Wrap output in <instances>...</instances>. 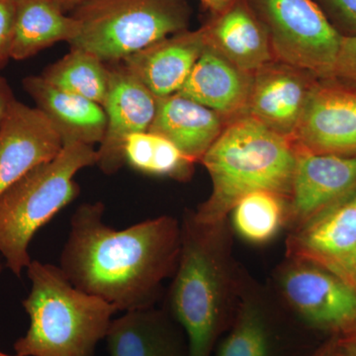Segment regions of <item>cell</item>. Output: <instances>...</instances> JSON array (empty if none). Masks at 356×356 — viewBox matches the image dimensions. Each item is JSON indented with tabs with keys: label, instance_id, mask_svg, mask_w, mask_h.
I'll return each mask as SVG.
<instances>
[{
	"label": "cell",
	"instance_id": "25",
	"mask_svg": "<svg viewBox=\"0 0 356 356\" xmlns=\"http://www.w3.org/2000/svg\"><path fill=\"white\" fill-rule=\"evenodd\" d=\"M216 356H269L266 321L254 304H245Z\"/></svg>",
	"mask_w": 356,
	"mask_h": 356
},
{
	"label": "cell",
	"instance_id": "24",
	"mask_svg": "<svg viewBox=\"0 0 356 356\" xmlns=\"http://www.w3.org/2000/svg\"><path fill=\"white\" fill-rule=\"evenodd\" d=\"M229 213L241 238L262 245L273 240L286 221L288 198L273 191L250 192L238 199Z\"/></svg>",
	"mask_w": 356,
	"mask_h": 356
},
{
	"label": "cell",
	"instance_id": "18",
	"mask_svg": "<svg viewBox=\"0 0 356 356\" xmlns=\"http://www.w3.org/2000/svg\"><path fill=\"white\" fill-rule=\"evenodd\" d=\"M22 84L36 108L57 129L64 145L74 142L93 147L102 143L106 130L102 105L56 88L41 74L25 77Z\"/></svg>",
	"mask_w": 356,
	"mask_h": 356
},
{
	"label": "cell",
	"instance_id": "20",
	"mask_svg": "<svg viewBox=\"0 0 356 356\" xmlns=\"http://www.w3.org/2000/svg\"><path fill=\"white\" fill-rule=\"evenodd\" d=\"M105 341L109 356H187L165 314L154 307L113 318Z\"/></svg>",
	"mask_w": 356,
	"mask_h": 356
},
{
	"label": "cell",
	"instance_id": "4",
	"mask_svg": "<svg viewBox=\"0 0 356 356\" xmlns=\"http://www.w3.org/2000/svg\"><path fill=\"white\" fill-rule=\"evenodd\" d=\"M97 163L95 147L65 143L50 161L20 178L0 195V254L20 277L32 259L29 245L40 229L79 195L74 177Z\"/></svg>",
	"mask_w": 356,
	"mask_h": 356
},
{
	"label": "cell",
	"instance_id": "13",
	"mask_svg": "<svg viewBox=\"0 0 356 356\" xmlns=\"http://www.w3.org/2000/svg\"><path fill=\"white\" fill-rule=\"evenodd\" d=\"M64 147L51 121L36 107L14 100L0 125V195Z\"/></svg>",
	"mask_w": 356,
	"mask_h": 356
},
{
	"label": "cell",
	"instance_id": "26",
	"mask_svg": "<svg viewBox=\"0 0 356 356\" xmlns=\"http://www.w3.org/2000/svg\"><path fill=\"white\" fill-rule=\"evenodd\" d=\"M343 37L356 36V0H316Z\"/></svg>",
	"mask_w": 356,
	"mask_h": 356
},
{
	"label": "cell",
	"instance_id": "6",
	"mask_svg": "<svg viewBox=\"0 0 356 356\" xmlns=\"http://www.w3.org/2000/svg\"><path fill=\"white\" fill-rule=\"evenodd\" d=\"M70 14L79 24L70 48L88 51L105 64L186 31L191 19L185 0H88Z\"/></svg>",
	"mask_w": 356,
	"mask_h": 356
},
{
	"label": "cell",
	"instance_id": "10",
	"mask_svg": "<svg viewBox=\"0 0 356 356\" xmlns=\"http://www.w3.org/2000/svg\"><path fill=\"white\" fill-rule=\"evenodd\" d=\"M315 154L356 156V88L336 79L314 84L293 140Z\"/></svg>",
	"mask_w": 356,
	"mask_h": 356
},
{
	"label": "cell",
	"instance_id": "21",
	"mask_svg": "<svg viewBox=\"0 0 356 356\" xmlns=\"http://www.w3.org/2000/svg\"><path fill=\"white\" fill-rule=\"evenodd\" d=\"M79 24L54 0H15L11 58L26 60L58 42L70 43Z\"/></svg>",
	"mask_w": 356,
	"mask_h": 356
},
{
	"label": "cell",
	"instance_id": "2",
	"mask_svg": "<svg viewBox=\"0 0 356 356\" xmlns=\"http://www.w3.org/2000/svg\"><path fill=\"white\" fill-rule=\"evenodd\" d=\"M200 161L212 192L192 217L202 226L220 227L236 201L250 192L273 191L289 199L296 147L245 115L227 124Z\"/></svg>",
	"mask_w": 356,
	"mask_h": 356
},
{
	"label": "cell",
	"instance_id": "32",
	"mask_svg": "<svg viewBox=\"0 0 356 356\" xmlns=\"http://www.w3.org/2000/svg\"><path fill=\"white\" fill-rule=\"evenodd\" d=\"M54 1L58 4V6L64 13L69 14L70 13H74L76 8L83 6L84 2L88 1V0H54Z\"/></svg>",
	"mask_w": 356,
	"mask_h": 356
},
{
	"label": "cell",
	"instance_id": "29",
	"mask_svg": "<svg viewBox=\"0 0 356 356\" xmlns=\"http://www.w3.org/2000/svg\"><path fill=\"white\" fill-rule=\"evenodd\" d=\"M15 100L13 91L9 88L6 79L0 76V125L6 118L7 112L10 108L11 104Z\"/></svg>",
	"mask_w": 356,
	"mask_h": 356
},
{
	"label": "cell",
	"instance_id": "28",
	"mask_svg": "<svg viewBox=\"0 0 356 356\" xmlns=\"http://www.w3.org/2000/svg\"><path fill=\"white\" fill-rule=\"evenodd\" d=\"M15 22V0H0V70L11 58Z\"/></svg>",
	"mask_w": 356,
	"mask_h": 356
},
{
	"label": "cell",
	"instance_id": "33",
	"mask_svg": "<svg viewBox=\"0 0 356 356\" xmlns=\"http://www.w3.org/2000/svg\"><path fill=\"white\" fill-rule=\"evenodd\" d=\"M235 0H201L204 6L210 11V13H215V11L220 10L222 7L229 6L232 2Z\"/></svg>",
	"mask_w": 356,
	"mask_h": 356
},
{
	"label": "cell",
	"instance_id": "3",
	"mask_svg": "<svg viewBox=\"0 0 356 356\" xmlns=\"http://www.w3.org/2000/svg\"><path fill=\"white\" fill-rule=\"evenodd\" d=\"M22 301L30 324L14 343L17 356H95L117 313L99 297L74 287L60 267L32 261Z\"/></svg>",
	"mask_w": 356,
	"mask_h": 356
},
{
	"label": "cell",
	"instance_id": "34",
	"mask_svg": "<svg viewBox=\"0 0 356 356\" xmlns=\"http://www.w3.org/2000/svg\"><path fill=\"white\" fill-rule=\"evenodd\" d=\"M0 356H17V355H6V353H2V351H0Z\"/></svg>",
	"mask_w": 356,
	"mask_h": 356
},
{
	"label": "cell",
	"instance_id": "17",
	"mask_svg": "<svg viewBox=\"0 0 356 356\" xmlns=\"http://www.w3.org/2000/svg\"><path fill=\"white\" fill-rule=\"evenodd\" d=\"M206 47L202 28L156 42L122 60L156 98L178 93Z\"/></svg>",
	"mask_w": 356,
	"mask_h": 356
},
{
	"label": "cell",
	"instance_id": "30",
	"mask_svg": "<svg viewBox=\"0 0 356 356\" xmlns=\"http://www.w3.org/2000/svg\"><path fill=\"white\" fill-rule=\"evenodd\" d=\"M334 339L337 350L344 356H356V331L339 337H331Z\"/></svg>",
	"mask_w": 356,
	"mask_h": 356
},
{
	"label": "cell",
	"instance_id": "31",
	"mask_svg": "<svg viewBox=\"0 0 356 356\" xmlns=\"http://www.w3.org/2000/svg\"><path fill=\"white\" fill-rule=\"evenodd\" d=\"M313 356H344L343 353L337 350L336 343H334V339L331 337L329 341H327L322 346L316 351L315 355Z\"/></svg>",
	"mask_w": 356,
	"mask_h": 356
},
{
	"label": "cell",
	"instance_id": "35",
	"mask_svg": "<svg viewBox=\"0 0 356 356\" xmlns=\"http://www.w3.org/2000/svg\"><path fill=\"white\" fill-rule=\"evenodd\" d=\"M2 273V264L0 262V273Z\"/></svg>",
	"mask_w": 356,
	"mask_h": 356
},
{
	"label": "cell",
	"instance_id": "19",
	"mask_svg": "<svg viewBox=\"0 0 356 356\" xmlns=\"http://www.w3.org/2000/svg\"><path fill=\"white\" fill-rule=\"evenodd\" d=\"M227 124L214 110L175 93L158 98L156 115L147 132L165 138L195 163L216 142Z\"/></svg>",
	"mask_w": 356,
	"mask_h": 356
},
{
	"label": "cell",
	"instance_id": "8",
	"mask_svg": "<svg viewBox=\"0 0 356 356\" xmlns=\"http://www.w3.org/2000/svg\"><path fill=\"white\" fill-rule=\"evenodd\" d=\"M281 274L288 303L304 321L331 337L356 331V289L311 262L292 259Z\"/></svg>",
	"mask_w": 356,
	"mask_h": 356
},
{
	"label": "cell",
	"instance_id": "7",
	"mask_svg": "<svg viewBox=\"0 0 356 356\" xmlns=\"http://www.w3.org/2000/svg\"><path fill=\"white\" fill-rule=\"evenodd\" d=\"M266 26L275 60L330 79L343 36L316 0H248Z\"/></svg>",
	"mask_w": 356,
	"mask_h": 356
},
{
	"label": "cell",
	"instance_id": "5",
	"mask_svg": "<svg viewBox=\"0 0 356 356\" xmlns=\"http://www.w3.org/2000/svg\"><path fill=\"white\" fill-rule=\"evenodd\" d=\"M220 227H205L187 215L181 250L170 287V311L184 330L187 356H210L221 325L226 275L218 248Z\"/></svg>",
	"mask_w": 356,
	"mask_h": 356
},
{
	"label": "cell",
	"instance_id": "22",
	"mask_svg": "<svg viewBox=\"0 0 356 356\" xmlns=\"http://www.w3.org/2000/svg\"><path fill=\"white\" fill-rule=\"evenodd\" d=\"M41 76L56 88L100 105L108 92V65L81 49L70 48V53L47 67Z\"/></svg>",
	"mask_w": 356,
	"mask_h": 356
},
{
	"label": "cell",
	"instance_id": "12",
	"mask_svg": "<svg viewBox=\"0 0 356 356\" xmlns=\"http://www.w3.org/2000/svg\"><path fill=\"white\" fill-rule=\"evenodd\" d=\"M296 147L287 221L304 226L356 188V156L315 154Z\"/></svg>",
	"mask_w": 356,
	"mask_h": 356
},
{
	"label": "cell",
	"instance_id": "14",
	"mask_svg": "<svg viewBox=\"0 0 356 356\" xmlns=\"http://www.w3.org/2000/svg\"><path fill=\"white\" fill-rule=\"evenodd\" d=\"M318 77L273 60L254 74L248 115L273 132L294 140L306 103Z\"/></svg>",
	"mask_w": 356,
	"mask_h": 356
},
{
	"label": "cell",
	"instance_id": "27",
	"mask_svg": "<svg viewBox=\"0 0 356 356\" xmlns=\"http://www.w3.org/2000/svg\"><path fill=\"white\" fill-rule=\"evenodd\" d=\"M330 79L356 88V36L343 37Z\"/></svg>",
	"mask_w": 356,
	"mask_h": 356
},
{
	"label": "cell",
	"instance_id": "15",
	"mask_svg": "<svg viewBox=\"0 0 356 356\" xmlns=\"http://www.w3.org/2000/svg\"><path fill=\"white\" fill-rule=\"evenodd\" d=\"M201 28L208 46L245 72L254 74L275 60L266 26L248 0L210 13Z\"/></svg>",
	"mask_w": 356,
	"mask_h": 356
},
{
	"label": "cell",
	"instance_id": "11",
	"mask_svg": "<svg viewBox=\"0 0 356 356\" xmlns=\"http://www.w3.org/2000/svg\"><path fill=\"white\" fill-rule=\"evenodd\" d=\"M109 88L102 107L106 130L97 151V163L105 175H114L124 163L126 140L136 133L147 132L156 111V97L122 62L107 64Z\"/></svg>",
	"mask_w": 356,
	"mask_h": 356
},
{
	"label": "cell",
	"instance_id": "1",
	"mask_svg": "<svg viewBox=\"0 0 356 356\" xmlns=\"http://www.w3.org/2000/svg\"><path fill=\"white\" fill-rule=\"evenodd\" d=\"M102 202L81 204L70 219L60 270L74 287L117 312L154 307L181 250V225L161 216L117 229L104 221Z\"/></svg>",
	"mask_w": 356,
	"mask_h": 356
},
{
	"label": "cell",
	"instance_id": "36",
	"mask_svg": "<svg viewBox=\"0 0 356 356\" xmlns=\"http://www.w3.org/2000/svg\"><path fill=\"white\" fill-rule=\"evenodd\" d=\"M355 289H356V278H355Z\"/></svg>",
	"mask_w": 356,
	"mask_h": 356
},
{
	"label": "cell",
	"instance_id": "16",
	"mask_svg": "<svg viewBox=\"0 0 356 356\" xmlns=\"http://www.w3.org/2000/svg\"><path fill=\"white\" fill-rule=\"evenodd\" d=\"M254 74L236 67L206 44L180 95L221 115L227 123L248 115Z\"/></svg>",
	"mask_w": 356,
	"mask_h": 356
},
{
	"label": "cell",
	"instance_id": "9",
	"mask_svg": "<svg viewBox=\"0 0 356 356\" xmlns=\"http://www.w3.org/2000/svg\"><path fill=\"white\" fill-rule=\"evenodd\" d=\"M287 248L292 259L323 267L355 288L356 188L294 229Z\"/></svg>",
	"mask_w": 356,
	"mask_h": 356
},
{
	"label": "cell",
	"instance_id": "23",
	"mask_svg": "<svg viewBox=\"0 0 356 356\" xmlns=\"http://www.w3.org/2000/svg\"><path fill=\"white\" fill-rule=\"evenodd\" d=\"M124 163L144 175L184 181L192 175L194 161L165 138L142 132L133 134L126 140Z\"/></svg>",
	"mask_w": 356,
	"mask_h": 356
}]
</instances>
